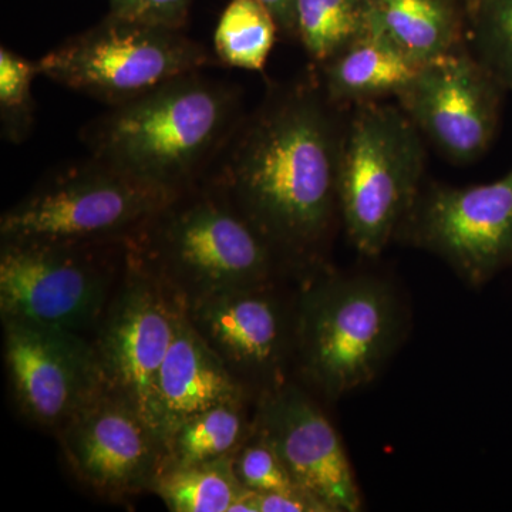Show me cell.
Instances as JSON below:
<instances>
[{"mask_svg":"<svg viewBox=\"0 0 512 512\" xmlns=\"http://www.w3.org/2000/svg\"><path fill=\"white\" fill-rule=\"evenodd\" d=\"M369 5V28L420 66L464 46L463 0H369Z\"/></svg>","mask_w":512,"mask_h":512,"instance_id":"18","label":"cell"},{"mask_svg":"<svg viewBox=\"0 0 512 512\" xmlns=\"http://www.w3.org/2000/svg\"><path fill=\"white\" fill-rule=\"evenodd\" d=\"M315 271L296 295L295 366L309 386L339 399L379 375L400 338L402 311L382 278Z\"/></svg>","mask_w":512,"mask_h":512,"instance_id":"4","label":"cell"},{"mask_svg":"<svg viewBox=\"0 0 512 512\" xmlns=\"http://www.w3.org/2000/svg\"><path fill=\"white\" fill-rule=\"evenodd\" d=\"M464 46L477 62L512 92V0H463Z\"/></svg>","mask_w":512,"mask_h":512,"instance_id":"23","label":"cell"},{"mask_svg":"<svg viewBox=\"0 0 512 512\" xmlns=\"http://www.w3.org/2000/svg\"><path fill=\"white\" fill-rule=\"evenodd\" d=\"M278 29L272 13L258 0H231L215 29V55L229 67L262 72Z\"/></svg>","mask_w":512,"mask_h":512,"instance_id":"22","label":"cell"},{"mask_svg":"<svg viewBox=\"0 0 512 512\" xmlns=\"http://www.w3.org/2000/svg\"><path fill=\"white\" fill-rule=\"evenodd\" d=\"M296 39L316 67L369 29V0H296Z\"/></svg>","mask_w":512,"mask_h":512,"instance_id":"21","label":"cell"},{"mask_svg":"<svg viewBox=\"0 0 512 512\" xmlns=\"http://www.w3.org/2000/svg\"><path fill=\"white\" fill-rule=\"evenodd\" d=\"M56 434L77 481L113 503L151 493L164 467L163 440L133 407L106 392L90 400Z\"/></svg>","mask_w":512,"mask_h":512,"instance_id":"14","label":"cell"},{"mask_svg":"<svg viewBox=\"0 0 512 512\" xmlns=\"http://www.w3.org/2000/svg\"><path fill=\"white\" fill-rule=\"evenodd\" d=\"M276 281L184 302L192 328L251 399L288 382L295 363V303Z\"/></svg>","mask_w":512,"mask_h":512,"instance_id":"11","label":"cell"},{"mask_svg":"<svg viewBox=\"0 0 512 512\" xmlns=\"http://www.w3.org/2000/svg\"><path fill=\"white\" fill-rule=\"evenodd\" d=\"M39 74L110 107L153 92L214 64L208 50L177 30L111 16L36 62Z\"/></svg>","mask_w":512,"mask_h":512,"instance_id":"8","label":"cell"},{"mask_svg":"<svg viewBox=\"0 0 512 512\" xmlns=\"http://www.w3.org/2000/svg\"><path fill=\"white\" fill-rule=\"evenodd\" d=\"M251 403L254 400L218 404L180 421L165 437L163 468L234 456L254 431V414L248 412Z\"/></svg>","mask_w":512,"mask_h":512,"instance_id":"19","label":"cell"},{"mask_svg":"<svg viewBox=\"0 0 512 512\" xmlns=\"http://www.w3.org/2000/svg\"><path fill=\"white\" fill-rule=\"evenodd\" d=\"M191 0H111L113 16L150 28L178 30Z\"/></svg>","mask_w":512,"mask_h":512,"instance_id":"26","label":"cell"},{"mask_svg":"<svg viewBox=\"0 0 512 512\" xmlns=\"http://www.w3.org/2000/svg\"><path fill=\"white\" fill-rule=\"evenodd\" d=\"M37 74L36 62L8 47L0 49V120L3 137L12 143L25 140L32 128L35 111L32 84Z\"/></svg>","mask_w":512,"mask_h":512,"instance_id":"24","label":"cell"},{"mask_svg":"<svg viewBox=\"0 0 512 512\" xmlns=\"http://www.w3.org/2000/svg\"><path fill=\"white\" fill-rule=\"evenodd\" d=\"M2 326L10 393L25 419L57 431L103 392L92 339L20 320Z\"/></svg>","mask_w":512,"mask_h":512,"instance_id":"13","label":"cell"},{"mask_svg":"<svg viewBox=\"0 0 512 512\" xmlns=\"http://www.w3.org/2000/svg\"><path fill=\"white\" fill-rule=\"evenodd\" d=\"M232 467L242 487L252 493H278L301 490L286 470L281 458L264 439L252 431L249 439L235 451Z\"/></svg>","mask_w":512,"mask_h":512,"instance_id":"25","label":"cell"},{"mask_svg":"<svg viewBox=\"0 0 512 512\" xmlns=\"http://www.w3.org/2000/svg\"><path fill=\"white\" fill-rule=\"evenodd\" d=\"M254 431L274 448L292 480L328 512L362 508L355 474L338 431L291 380L255 399Z\"/></svg>","mask_w":512,"mask_h":512,"instance_id":"15","label":"cell"},{"mask_svg":"<svg viewBox=\"0 0 512 512\" xmlns=\"http://www.w3.org/2000/svg\"><path fill=\"white\" fill-rule=\"evenodd\" d=\"M181 308L183 299L126 254L119 284L92 338L103 392L133 407L164 447L158 383Z\"/></svg>","mask_w":512,"mask_h":512,"instance_id":"9","label":"cell"},{"mask_svg":"<svg viewBox=\"0 0 512 512\" xmlns=\"http://www.w3.org/2000/svg\"><path fill=\"white\" fill-rule=\"evenodd\" d=\"M396 241L439 256L470 286L487 284L512 266V168L493 183L421 188Z\"/></svg>","mask_w":512,"mask_h":512,"instance_id":"10","label":"cell"},{"mask_svg":"<svg viewBox=\"0 0 512 512\" xmlns=\"http://www.w3.org/2000/svg\"><path fill=\"white\" fill-rule=\"evenodd\" d=\"M505 93L463 46L423 64L396 101L424 140L451 163L467 165L493 144Z\"/></svg>","mask_w":512,"mask_h":512,"instance_id":"12","label":"cell"},{"mask_svg":"<svg viewBox=\"0 0 512 512\" xmlns=\"http://www.w3.org/2000/svg\"><path fill=\"white\" fill-rule=\"evenodd\" d=\"M231 512H328L318 500L302 490L278 493L248 491Z\"/></svg>","mask_w":512,"mask_h":512,"instance_id":"27","label":"cell"},{"mask_svg":"<svg viewBox=\"0 0 512 512\" xmlns=\"http://www.w3.org/2000/svg\"><path fill=\"white\" fill-rule=\"evenodd\" d=\"M126 254L184 302L269 284L285 268L266 239L208 181L175 195L127 239Z\"/></svg>","mask_w":512,"mask_h":512,"instance_id":"3","label":"cell"},{"mask_svg":"<svg viewBox=\"0 0 512 512\" xmlns=\"http://www.w3.org/2000/svg\"><path fill=\"white\" fill-rule=\"evenodd\" d=\"M180 192L90 156L47 175L0 218V241L126 242Z\"/></svg>","mask_w":512,"mask_h":512,"instance_id":"6","label":"cell"},{"mask_svg":"<svg viewBox=\"0 0 512 512\" xmlns=\"http://www.w3.org/2000/svg\"><path fill=\"white\" fill-rule=\"evenodd\" d=\"M343 111L318 80L278 87L244 117L205 180L302 274L322 264L339 214Z\"/></svg>","mask_w":512,"mask_h":512,"instance_id":"1","label":"cell"},{"mask_svg":"<svg viewBox=\"0 0 512 512\" xmlns=\"http://www.w3.org/2000/svg\"><path fill=\"white\" fill-rule=\"evenodd\" d=\"M426 140L399 104L373 101L346 116L339 217L360 255L376 258L396 239L423 188Z\"/></svg>","mask_w":512,"mask_h":512,"instance_id":"5","label":"cell"},{"mask_svg":"<svg viewBox=\"0 0 512 512\" xmlns=\"http://www.w3.org/2000/svg\"><path fill=\"white\" fill-rule=\"evenodd\" d=\"M158 393L165 437L180 421L218 404L254 400L192 328L184 302L161 367Z\"/></svg>","mask_w":512,"mask_h":512,"instance_id":"16","label":"cell"},{"mask_svg":"<svg viewBox=\"0 0 512 512\" xmlns=\"http://www.w3.org/2000/svg\"><path fill=\"white\" fill-rule=\"evenodd\" d=\"M420 67L369 28L320 64L316 80L333 106L348 110L396 99Z\"/></svg>","mask_w":512,"mask_h":512,"instance_id":"17","label":"cell"},{"mask_svg":"<svg viewBox=\"0 0 512 512\" xmlns=\"http://www.w3.org/2000/svg\"><path fill=\"white\" fill-rule=\"evenodd\" d=\"M258 2L272 13L282 33L296 39V0H258Z\"/></svg>","mask_w":512,"mask_h":512,"instance_id":"28","label":"cell"},{"mask_svg":"<svg viewBox=\"0 0 512 512\" xmlns=\"http://www.w3.org/2000/svg\"><path fill=\"white\" fill-rule=\"evenodd\" d=\"M241 96L200 72L163 84L90 121V156L164 190L183 192L207 178L241 124Z\"/></svg>","mask_w":512,"mask_h":512,"instance_id":"2","label":"cell"},{"mask_svg":"<svg viewBox=\"0 0 512 512\" xmlns=\"http://www.w3.org/2000/svg\"><path fill=\"white\" fill-rule=\"evenodd\" d=\"M248 491L235 476L232 457L165 467L151 488L173 512H231Z\"/></svg>","mask_w":512,"mask_h":512,"instance_id":"20","label":"cell"},{"mask_svg":"<svg viewBox=\"0 0 512 512\" xmlns=\"http://www.w3.org/2000/svg\"><path fill=\"white\" fill-rule=\"evenodd\" d=\"M124 256L126 242L0 241V318L94 332L119 284Z\"/></svg>","mask_w":512,"mask_h":512,"instance_id":"7","label":"cell"}]
</instances>
